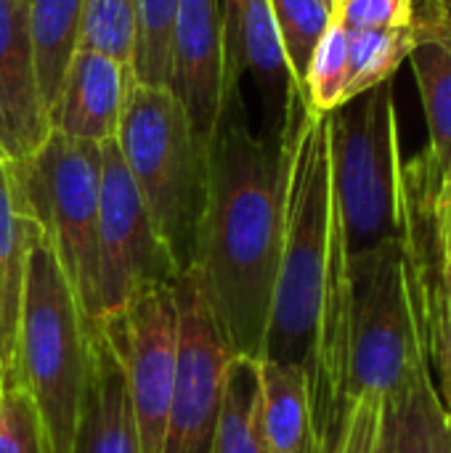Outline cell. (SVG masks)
Instances as JSON below:
<instances>
[{
	"label": "cell",
	"mask_w": 451,
	"mask_h": 453,
	"mask_svg": "<svg viewBox=\"0 0 451 453\" xmlns=\"http://www.w3.org/2000/svg\"><path fill=\"white\" fill-rule=\"evenodd\" d=\"M80 19L82 0H27L35 74L48 114L61 93L66 66L80 45Z\"/></svg>",
	"instance_id": "18"
},
{
	"label": "cell",
	"mask_w": 451,
	"mask_h": 453,
	"mask_svg": "<svg viewBox=\"0 0 451 453\" xmlns=\"http://www.w3.org/2000/svg\"><path fill=\"white\" fill-rule=\"evenodd\" d=\"M332 16L346 29H401L415 24V0H338Z\"/></svg>",
	"instance_id": "28"
},
{
	"label": "cell",
	"mask_w": 451,
	"mask_h": 453,
	"mask_svg": "<svg viewBox=\"0 0 451 453\" xmlns=\"http://www.w3.org/2000/svg\"><path fill=\"white\" fill-rule=\"evenodd\" d=\"M223 16V88L234 85L239 69V37H242V11L245 0H218Z\"/></svg>",
	"instance_id": "29"
},
{
	"label": "cell",
	"mask_w": 451,
	"mask_h": 453,
	"mask_svg": "<svg viewBox=\"0 0 451 453\" xmlns=\"http://www.w3.org/2000/svg\"><path fill=\"white\" fill-rule=\"evenodd\" d=\"M136 3V42L133 77L141 85L167 88L170 82V32L178 0H133Z\"/></svg>",
	"instance_id": "21"
},
{
	"label": "cell",
	"mask_w": 451,
	"mask_h": 453,
	"mask_svg": "<svg viewBox=\"0 0 451 453\" xmlns=\"http://www.w3.org/2000/svg\"><path fill=\"white\" fill-rule=\"evenodd\" d=\"M8 173L21 207L40 226L85 324H101V143L51 130L45 143L24 162L8 165Z\"/></svg>",
	"instance_id": "7"
},
{
	"label": "cell",
	"mask_w": 451,
	"mask_h": 453,
	"mask_svg": "<svg viewBox=\"0 0 451 453\" xmlns=\"http://www.w3.org/2000/svg\"><path fill=\"white\" fill-rule=\"evenodd\" d=\"M48 135L51 122L35 74L27 0H0V159L24 162Z\"/></svg>",
	"instance_id": "12"
},
{
	"label": "cell",
	"mask_w": 451,
	"mask_h": 453,
	"mask_svg": "<svg viewBox=\"0 0 451 453\" xmlns=\"http://www.w3.org/2000/svg\"><path fill=\"white\" fill-rule=\"evenodd\" d=\"M447 414L439 403L431 361H420L404 385L385 398L383 453H439Z\"/></svg>",
	"instance_id": "16"
},
{
	"label": "cell",
	"mask_w": 451,
	"mask_h": 453,
	"mask_svg": "<svg viewBox=\"0 0 451 453\" xmlns=\"http://www.w3.org/2000/svg\"><path fill=\"white\" fill-rule=\"evenodd\" d=\"M348 271L351 398L362 393L388 398L428 358V284L433 268L412 236L348 257Z\"/></svg>",
	"instance_id": "5"
},
{
	"label": "cell",
	"mask_w": 451,
	"mask_h": 453,
	"mask_svg": "<svg viewBox=\"0 0 451 453\" xmlns=\"http://www.w3.org/2000/svg\"><path fill=\"white\" fill-rule=\"evenodd\" d=\"M425 42V27L417 21L401 29H348V80L343 104L385 82Z\"/></svg>",
	"instance_id": "20"
},
{
	"label": "cell",
	"mask_w": 451,
	"mask_h": 453,
	"mask_svg": "<svg viewBox=\"0 0 451 453\" xmlns=\"http://www.w3.org/2000/svg\"><path fill=\"white\" fill-rule=\"evenodd\" d=\"M449 223H451V207H449ZM449 223H447V228H449ZM447 234V231H444Z\"/></svg>",
	"instance_id": "33"
},
{
	"label": "cell",
	"mask_w": 451,
	"mask_h": 453,
	"mask_svg": "<svg viewBox=\"0 0 451 453\" xmlns=\"http://www.w3.org/2000/svg\"><path fill=\"white\" fill-rule=\"evenodd\" d=\"M173 295L178 311V356L162 453H210L231 356L191 271L175 279Z\"/></svg>",
	"instance_id": "9"
},
{
	"label": "cell",
	"mask_w": 451,
	"mask_h": 453,
	"mask_svg": "<svg viewBox=\"0 0 451 453\" xmlns=\"http://www.w3.org/2000/svg\"><path fill=\"white\" fill-rule=\"evenodd\" d=\"M133 82L136 77L128 64L90 48H77L48 114L51 130L90 143L114 138Z\"/></svg>",
	"instance_id": "14"
},
{
	"label": "cell",
	"mask_w": 451,
	"mask_h": 453,
	"mask_svg": "<svg viewBox=\"0 0 451 453\" xmlns=\"http://www.w3.org/2000/svg\"><path fill=\"white\" fill-rule=\"evenodd\" d=\"M88 369L72 453H141L122 358L109 326L85 324Z\"/></svg>",
	"instance_id": "13"
},
{
	"label": "cell",
	"mask_w": 451,
	"mask_h": 453,
	"mask_svg": "<svg viewBox=\"0 0 451 453\" xmlns=\"http://www.w3.org/2000/svg\"><path fill=\"white\" fill-rule=\"evenodd\" d=\"M114 138L178 273H189L207 202L210 138L167 88L141 82L130 85Z\"/></svg>",
	"instance_id": "4"
},
{
	"label": "cell",
	"mask_w": 451,
	"mask_h": 453,
	"mask_svg": "<svg viewBox=\"0 0 451 453\" xmlns=\"http://www.w3.org/2000/svg\"><path fill=\"white\" fill-rule=\"evenodd\" d=\"M133 42H136V3L133 0H82L77 48L106 53L130 66Z\"/></svg>",
	"instance_id": "24"
},
{
	"label": "cell",
	"mask_w": 451,
	"mask_h": 453,
	"mask_svg": "<svg viewBox=\"0 0 451 453\" xmlns=\"http://www.w3.org/2000/svg\"><path fill=\"white\" fill-rule=\"evenodd\" d=\"M88 369L85 319L40 236L29 250L13 385L37 414L45 453H72Z\"/></svg>",
	"instance_id": "6"
},
{
	"label": "cell",
	"mask_w": 451,
	"mask_h": 453,
	"mask_svg": "<svg viewBox=\"0 0 451 453\" xmlns=\"http://www.w3.org/2000/svg\"><path fill=\"white\" fill-rule=\"evenodd\" d=\"M0 453H45L35 406L19 385L0 388Z\"/></svg>",
	"instance_id": "26"
},
{
	"label": "cell",
	"mask_w": 451,
	"mask_h": 453,
	"mask_svg": "<svg viewBox=\"0 0 451 453\" xmlns=\"http://www.w3.org/2000/svg\"><path fill=\"white\" fill-rule=\"evenodd\" d=\"M210 453H268L263 433V393L258 358H229Z\"/></svg>",
	"instance_id": "17"
},
{
	"label": "cell",
	"mask_w": 451,
	"mask_h": 453,
	"mask_svg": "<svg viewBox=\"0 0 451 453\" xmlns=\"http://www.w3.org/2000/svg\"><path fill=\"white\" fill-rule=\"evenodd\" d=\"M292 130L260 138L226 85L207 141V202L191 273L229 356H263L284 236Z\"/></svg>",
	"instance_id": "1"
},
{
	"label": "cell",
	"mask_w": 451,
	"mask_h": 453,
	"mask_svg": "<svg viewBox=\"0 0 451 453\" xmlns=\"http://www.w3.org/2000/svg\"><path fill=\"white\" fill-rule=\"evenodd\" d=\"M98 271L104 321L149 287H170L181 276L159 239L117 138L101 143L98 188Z\"/></svg>",
	"instance_id": "8"
},
{
	"label": "cell",
	"mask_w": 451,
	"mask_h": 453,
	"mask_svg": "<svg viewBox=\"0 0 451 453\" xmlns=\"http://www.w3.org/2000/svg\"><path fill=\"white\" fill-rule=\"evenodd\" d=\"M260 393L268 453H314L306 372L276 361H260Z\"/></svg>",
	"instance_id": "19"
},
{
	"label": "cell",
	"mask_w": 451,
	"mask_h": 453,
	"mask_svg": "<svg viewBox=\"0 0 451 453\" xmlns=\"http://www.w3.org/2000/svg\"><path fill=\"white\" fill-rule=\"evenodd\" d=\"M287 125L292 130V151L284 199V236L260 361L298 366L308 380L335 223L330 117L316 114L308 106L306 90L295 85L290 93Z\"/></svg>",
	"instance_id": "2"
},
{
	"label": "cell",
	"mask_w": 451,
	"mask_h": 453,
	"mask_svg": "<svg viewBox=\"0 0 451 453\" xmlns=\"http://www.w3.org/2000/svg\"><path fill=\"white\" fill-rule=\"evenodd\" d=\"M40 236H43L40 226L21 207L8 165L0 159V377H3V388L13 385L29 250Z\"/></svg>",
	"instance_id": "15"
},
{
	"label": "cell",
	"mask_w": 451,
	"mask_h": 453,
	"mask_svg": "<svg viewBox=\"0 0 451 453\" xmlns=\"http://www.w3.org/2000/svg\"><path fill=\"white\" fill-rule=\"evenodd\" d=\"M439 453H451V419L447 417L441 425V435H439Z\"/></svg>",
	"instance_id": "30"
},
{
	"label": "cell",
	"mask_w": 451,
	"mask_h": 453,
	"mask_svg": "<svg viewBox=\"0 0 451 453\" xmlns=\"http://www.w3.org/2000/svg\"><path fill=\"white\" fill-rule=\"evenodd\" d=\"M167 90L183 104L194 130L210 138L223 96V16L218 0H178Z\"/></svg>",
	"instance_id": "11"
},
{
	"label": "cell",
	"mask_w": 451,
	"mask_h": 453,
	"mask_svg": "<svg viewBox=\"0 0 451 453\" xmlns=\"http://www.w3.org/2000/svg\"><path fill=\"white\" fill-rule=\"evenodd\" d=\"M117 342L141 453H162L178 356V311L170 287L138 292L120 316L104 321Z\"/></svg>",
	"instance_id": "10"
},
{
	"label": "cell",
	"mask_w": 451,
	"mask_h": 453,
	"mask_svg": "<svg viewBox=\"0 0 451 453\" xmlns=\"http://www.w3.org/2000/svg\"><path fill=\"white\" fill-rule=\"evenodd\" d=\"M330 117L332 199L348 257L412 239L404 183L396 85L385 80Z\"/></svg>",
	"instance_id": "3"
},
{
	"label": "cell",
	"mask_w": 451,
	"mask_h": 453,
	"mask_svg": "<svg viewBox=\"0 0 451 453\" xmlns=\"http://www.w3.org/2000/svg\"><path fill=\"white\" fill-rule=\"evenodd\" d=\"M383 417H385V395L377 393L356 395L335 453H383Z\"/></svg>",
	"instance_id": "27"
},
{
	"label": "cell",
	"mask_w": 451,
	"mask_h": 453,
	"mask_svg": "<svg viewBox=\"0 0 451 453\" xmlns=\"http://www.w3.org/2000/svg\"><path fill=\"white\" fill-rule=\"evenodd\" d=\"M0 388H3V377H0Z\"/></svg>",
	"instance_id": "34"
},
{
	"label": "cell",
	"mask_w": 451,
	"mask_h": 453,
	"mask_svg": "<svg viewBox=\"0 0 451 453\" xmlns=\"http://www.w3.org/2000/svg\"><path fill=\"white\" fill-rule=\"evenodd\" d=\"M348 80V29L332 16L322 40L316 42L308 72H306V98L316 114H330L343 106Z\"/></svg>",
	"instance_id": "23"
},
{
	"label": "cell",
	"mask_w": 451,
	"mask_h": 453,
	"mask_svg": "<svg viewBox=\"0 0 451 453\" xmlns=\"http://www.w3.org/2000/svg\"><path fill=\"white\" fill-rule=\"evenodd\" d=\"M284 56L295 82L306 90V72L316 42L332 21V11L322 0H268Z\"/></svg>",
	"instance_id": "22"
},
{
	"label": "cell",
	"mask_w": 451,
	"mask_h": 453,
	"mask_svg": "<svg viewBox=\"0 0 451 453\" xmlns=\"http://www.w3.org/2000/svg\"><path fill=\"white\" fill-rule=\"evenodd\" d=\"M441 263H447L451 268V223L447 234H444V239H441Z\"/></svg>",
	"instance_id": "31"
},
{
	"label": "cell",
	"mask_w": 451,
	"mask_h": 453,
	"mask_svg": "<svg viewBox=\"0 0 451 453\" xmlns=\"http://www.w3.org/2000/svg\"><path fill=\"white\" fill-rule=\"evenodd\" d=\"M322 3H324V5H327L330 11H335V3H338V0H322Z\"/></svg>",
	"instance_id": "32"
},
{
	"label": "cell",
	"mask_w": 451,
	"mask_h": 453,
	"mask_svg": "<svg viewBox=\"0 0 451 453\" xmlns=\"http://www.w3.org/2000/svg\"><path fill=\"white\" fill-rule=\"evenodd\" d=\"M428 358L436 366L433 385L451 419V268L441 263L428 284Z\"/></svg>",
	"instance_id": "25"
}]
</instances>
